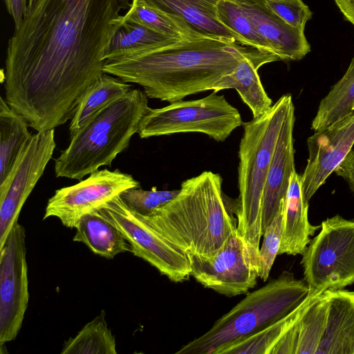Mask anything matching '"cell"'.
<instances>
[{"label":"cell","instance_id":"ba28073f","mask_svg":"<svg viewBox=\"0 0 354 354\" xmlns=\"http://www.w3.org/2000/svg\"><path fill=\"white\" fill-rule=\"evenodd\" d=\"M310 292L342 289L354 283V221L339 215L322 223L319 233L302 254Z\"/></svg>","mask_w":354,"mask_h":354},{"label":"cell","instance_id":"f546056e","mask_svg":"<svg viewBox=\"0 0 354 354\" xmlns=\"http://www.w3.org/2000/svg\"><path fill=\"white\" fill-rule=\"evenodd\" d=\"M216 12L219 21L238 35L245 46L275 55L270 45L258 33L250 19L236 1L218 0Z\"/></svg>","mask_w":354,"mask_h":354},{"label":"cell","instance_id":"277c9868","mask_svg":"<svg viewBox=\"0 0 354 354\" xmlns=\"http://www.w3.org/2000/svg\"><path fill=\"white\" fill-rule=\"evenodd\" d=\"M292 104L291 95H283L266 113L243 124L244 131L239 150V194L233 208L237 233L245 243L257 270L263 236V188L283 122Z\"/></svg>","mask_w":354,"mask_h":354},{"label":"cell","instance_id":"cb8c5ba5","mask_svg":"<svg viewBox=\"0 0 354 354\" xmlns=\"http://www.w3.org/2000/svg\"><path fill=\"white\" fill-rule=\"evenodd\" d=\"M322 292H310L306 300L290 313L259 331L223 347L217 354H270L279 339L301 318L312 302Z\"/></svg>","mask_w":354,"mask_h":354},{"label":"cell","instance_id":"484cf974","mask_svg":"<svg viewBox=\"0 0 354 354\" xmlns=\"http://www.w3.org/2000/svg\"><path fill=\"white\" fill-rule=\"evenodd\" d=\"M354 112V56L342 78L320 101L311 124L315 131L324 129Z\"/></svg>","mask_w":354,"mask_h":354},{"label":"cell","instance_id":"8d00e7d4","mask_svg":"<svg viewBox=\"0 0 354 354\" xmlns=\"http://www.w3.org/2000/svg\"><path fill=\"white\" fill-rule=\"evenodd\" d=\"M37 0H28V10L34 5Z\"/></svg>","mask_w":354,"mask_h":354},{"label":"cell","instance_id":"e0dca14e","mask_svg":"<svg viewBox=\"0 0 354 354\" xmlns=\"http://www.w3.org/2000/svg\"><path fill=\"white\" fill-rule=\"evenodd\" d=\"M326 291L328 310L316 354H354V292Z\"/></svg>","mask_w":354,"mask_h":354},{"label":"cell","instance_id":"44dd1931","mask_svg":"<svg viewBox=\"0 0 354 354\" xmlns=\"http://www.w3.org/2000/svg\"><path fill=\"white\" fill-rule=\"evenodd\" d=\"M131 85L103 73L82 95L71 118L70 138L80 131L99 113L127 95Z\"/></svg>","mask_w":354,"mask_h":354},{"label":"cell","instance_id":"d6986e66","mask_svg":"<svg viewBox=\"0 0 354 354\" xmlns=\"http://www.w3.org/2000/svg\"><path fill=\"white\" fill-rule=\"evenodd\" d=\"M308 209V202L301 189V175L295 170L291 174L286 196L279 254H302L310 241V237L321 226L310 223Z\"/></svg>","mask_w":354,"mask_h":354},{"label":"cell","instance_id":"8992f818","mask_svg":"<svg viewBox=\"0 0 354 354\" xmlns=\"http://www.w3.org/2000/svg\"><path fill=\"white\" fill-rule=\"evenodd\" d=\"M310 294L305 279L283 271L277 278L248 293L209 330L176 353L217 354L223 347L255 333L286 316Z\"/></svg>","mask_w":354,"mask_h":354},{"label":"cell","instance_id":"d6a6232c","mask_svg":"<svg viewBox=\"0 0 354 354\" xmlns=\"http://www.w3.org/2000/svg\"><path fill=\"white\" fill-rule=\"evenodd\" d=\"M266 6L288 25L304 31L313 12L303 0H263Z\"/></svg>","mask_w":354,"mask_h":354},{"label":"cell","instance_id":"83f0119b","mask_svg":"<svg viewBox=\"0 0 354 354\" xmlns=\"http://www.w3.org/2000/svg\"><path fill=\"white\" fill-rule=\"evenodd\" d=\"M104 310L65 342L62 354H117L115 336L108 327Z\"/></svg>","mask_w":354,"mask_h":354},{"label":"cell","instance_id":"7402d4cb","mask_svg":"<svg viewBox=\"0 0 354 354\" xmlns=\"http://www.w3.org/2000/svg\"><path fill=\"white\" fill-rule=\"evenodd\" d=\"M73 241L86 245L95 254L106 259L131 252L122 233L97 210L83 216L78 221Z\"/></svg>","mask_w":354,"mask_h":354},{"label":"cell","instance_id":"e575fe53","mask_svg":"<svg viewBox=\"0 0 354 354\" xmlns=\"http://www.w3.org/2000/svg\"><path fill=\"white\" fill-rule=\"evenodd\" d=\"M9 15L12 17L15 29L21 24L28 12V0H3Z\"/></svg>","mask_w":354,"mask_h":354},{"label":"cell","instance_id":"4fadbf2b","mask_svg":"<svg viewBox=\"0 0 354 354\" xmlns=\"http://www.w3.org/2000/svg\"><path fill=\"white\" fill-rule=\"evenodd\" d=\"M189 255L191 276L219 294L227 297L245 294L257 284V269L237 230L214 256Z\"/></svg>","mask_w":354,"mask_h":354},{"label":"cell","instance_id":"d590c367","mask_svg":"<svg viewBox=\"0 0 354 354\" xmlns=\"http://www.w3.org/2000/svg\"><path fill=\"white\" fill-rule=\"evenodd\" d=\"M344 19L354 27V0H333Z\"/></svg>","mask_w":354,"mask_h":354},{"label":"cell","instance_id":"9a60e30c","mask_svg":"<svg viewBox=\"0 0 354 354\" xmlns=\"http://www.w3.org/2000/svg\"><path fill=\"white\" fill-rule=\"evenodd\" d=\"M295 107L286 115L265 183L261 202L262 233L285 206L291 174L295 171L293 129Z\"/></svg>","mask_w":354,"mask_h":354},{"label":"cell","instance_id":"4dcf8cb0","mask_svg":"<svg viewBox=\"0 0 354 354\" xmlns=\"http://www.w3.org/2000/svg\"><path fill=\"white\" fill-rule=\"evenodd\" d=\"M178 193L179 189L158 190L153 187L150 190H144L138 187L127 189L120 196L136 213L149 216L174 199Z\"/></svg>","mask_w":354,"mask_h":354},{"label":"cell","instance_id":"836d02e7","mask_svg":"<svg viewBox=\"0 0 354 354\" xmlns=\"http://www.w3.org/2000/svg\"><path fill=\"white\" fill-rule=\"evenodd\" d=\"M344 178L354 193V149H351L334 171Z\"/></svg>","mask_w":354,"mask_h":354},{"label":"cell","instance_id":"7a4b0ae2","mask_svg":"<svg viewBox=\"0 0 354 354\" xmlns=\"http://www.w3.org/2000/svg\"><path fill=\"white\" fill-rule=\"evenodd\" d=\"M254 48L216 37L179 40L145 53L105 61L103 71L170 103L225 89L239 62Z\"/></svg>","mask_w":354,"mask_h":354},{"label":"cell","instance_id":"5bb4252c","mask_svg":"<svg viewBox=\"0 0 354 354\" xmlns=\"http://www.w3.org/2000/svg\"><path fill=\"white\" fill-rule=\"evenodd\" d=\"M354 145V112L307 140L308 157L301 175V189L309 201L328 177L346 158Z\"/></svg>","mask_w":354,"mask_h":354},{"label":"cell","instance_id":"52a82bcc","mask_svg":"<svg viewBox=\"0 0 354 354\" xmlns=\"http://www.w3.org/2000/svg\"><path fill=\"white\" fill-rule=\"evenodd\" d=\"M241 115L223 95L212 92L193 100H178L162 108H149L138 133L141 138L178 133H204L217 142L225 141L243 125Z\"/></svg>","mask_w":354,"mask_h":354},{"label":"cell","instance_id":"1f68e13d","mask_svg":"<svg viewBox=\"0 0 354 354\" xmlns=\"http://www.w3.org/2000/svg\"><path fill=\"white\" fill-rule=\"evenodd\" d=\"M284 209L285 206L280 209L263 233L258 270L259 278L263 281L268 280L276 257L279 254L283 234Z\"/></svg>","mask_w":354,"mask_h":354},{"label":"cell","instance_id":"5b68a950","mask_svg":"<svg viewBox=\"0 0 354 354\" xmlns=\"http://www.w3.org/2000/svg\"><path fill=\"white\" fill-rule=\"evenodd\" d=\"M149 108L147 96L138 88L111 104L70 138L68 147L55 160L56 176L81 180L110 166L129 147Z\"/></svg>","mask_w":354,"mask_h":354},{"label":"cell","instance_id":"9c48e42d","mask_svg":"<svg viewBox=\"0 0 354 354\" xmlns=\"http://www.w3.org/2000/svg\"><path fill=\"white\" fill-rule=\"evenodd\" d=\"M97 211L122 233L131 252L176 283L191 277L189 254L152 228L118 196Z\"/></svg>","mask_w":354,"mask_h":354},{"label":"cell","instance_id":"ffe728a7","mask_svg":"<svg viewBox=\"0 0 354 354\" xmlns=\"http://www.w3.org/2000/svg\"><path fill=\"white\" fill-rule=\"evenodd\" d=\"M279 60L274 54L254 48L244 55L227 77L225 89L234 88L251 110L253 118L266 113L273 104L263 86L258 70L265 64Z\"/></svg>","mask_w":354,"mask_h":354},{"label":"cell","instance_id":"4316f807","mask_svg":"<svg viewBox=\"0 0 354 354\" xmlns=\"http://www.w3.org/2000/svg\"><path fill=\"white\" fill-rule=\"evenodd\" d=\"M327 291L319 295L301 318L289 330L295 354H316L323 336L328 310Z\"/></svg>","mask_w":354,"mask_h":354},{"label":"cell","instance_id":"8fae6325","mask_svg":"<svg viewBox=\"0 0 354 354\" xmlns=\"http://www.w3.org/2000/svg\"><path fill=\"white\" fill-rule=\"evenodd\" d=\"M140 183L130 174L118 169L97 170L78 183L60 188L47 203L43 219L57 218L62 225L75 228L84 215L97 210L109 201Z\"/></svg>","mask_w":354,"mask_h":354},{"label":"cell","instance_id":"f1b7e54d","mask_svg":"<svg viewBox=\"0 0 354 354\" xmlns=\"http://www.w3.org/2000/svg\"><path fill=\"white\" fill-rule=\"evenodd\" d=\"M124 20L135 21L177 39H194L207 37L196 30L181 18L141 3H131L129 9L123 15V21Z\"/></svg>","mask_w":354,"mask_h":354},{"label":"cell","instance_id":"ac0fdd59","mask_svg":"<svg viewBox=\"0 0 354 354\" xmlns=\"http://www.w3.org/2000/svg\"><path fill=\"white\" fill-rule=\"evenodd\" d=\"M218 1V0H132V3H141L178 17L205 36L238 42L245 46L238 35L218 19L216 12Z\"/></svg>","mask_w":354,"mask_h":354},{"label":"cell","instance_id":"3957f363","mask_svg":"<svg viewBox=\"0 0 354 354\" xmlns=\"http://www.w3.org/2000/svg\"><path fill=\"white\" fill-rule=\"evenodd\" d=\"M222 182L219 174L205 171L183 181L178 195L154 214L140 216L187 254L211 257L237 230Z\"/></svg>","mask_w":354,"mask_h":354},{"label":"cell","instance_id":"2e32d148","mask_svg":"<svg viewBox=\"0 0 354 354\" xmlns=\"http://www.w3.org/2000/svg\"><path fill=\"white\" fill-rule=\"evenodd\" d=\"M280 60H299L310 52L304 31L293 28L270 10L263 0H234Z\"/></svg>","mask_w":354,"mask_h":354},{"label":"cell","instance_id":"30bf717a","mask_svg":"<svg viewBox=\"0 0 354 354\" xmlns=\"http://www.w3.org/2000/svg\"><path fill=\"white\" fill-rule=\"evenodd\" d=\"M28 301L26 231L17 223L0 248V346L18 335Z\"/></svg>","mask_w":354,"mask_h":354},{"label":"cell","instance_id":"6da1fadb","mask_svg":"<svg viewBox=\"0 0 354 354\" xmlns=\"http://www.w3.org/2000/svg\"><path fill=\"white\" fill-rule=\"evenodd\" d=\"M128 0H37L10 38L5 100L30 127L45 131L71 119L104 73V53Z\"/></svg>","mask_w":354,"mask_h":354},{"label":"cell","instance_id":"603a6c76","mask_svg":"<svg viewBox=\"0 0 354 354\" xmlns=\"http://www.w3.org/2000/svg\"><path fill=\"white\" fill-rule=\"evenodd\" d=\"M28 122L0 97V184L16 166L32 135Z\"/></svg>","mask_w":354,"mask_h":354},{"label":"cell","instance_id":"7c38bea8","mask_svg":"<svg viewBox=\"0 0 354 354\" xmlns=\"http://www.w3.org/2000/svg\"><path fill=\"white\" fill-rule=\"evenodd\" d=\"M55 147L54 129L35 133L12 172L0 184V248L18 223L21 209L43 175Z\"/></svg>","mask_w":354,"mask_h":354},{"label":"cell","instance_id":"d4e9b609","mask_svg":"<svg viewBox=\"0 0 354 354\" xmlns=\"http://www.w3.org/2000/svg\"><path fill=\"white\" fill-rule=\"evenodd\" d=\"M179 40L142 24L124 20L112 37L104 53V60L149 51Z\"/></svg>","mask_w":354,"mask_h":354}]
</instances>
